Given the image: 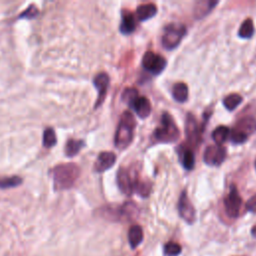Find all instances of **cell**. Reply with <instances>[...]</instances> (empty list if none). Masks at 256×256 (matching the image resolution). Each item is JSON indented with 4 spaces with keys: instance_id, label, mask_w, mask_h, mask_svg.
I'll return each mask as SVG.
<instances>
[{
    "instance_id": "ac0fdd59",
    "label": "cell",
    "mask_w": 256,
    "mask_h": 256,
    "mask_svg": "<svg viewBox=\"0 0 256 256\" xmlns=\"http://www.w3.org/2000/svg\"><path fill=\"white\" fill-rule=\"evenodd\" d=\"M217 1H199L196 3L194 8V15L196 18H202L206 14H208L215 5H217Z\"/></svg>"
},
{
    "instance_id": "2e32d148",
    "label": "cell",
    "mask_w": 256,
    "mask_h": 256,
    "mask_svg": "<svg viewBox=\"0 0 256 256\" xmlns=\"http://www.w3.org/2000/svg\"><path fill=\"white\" fill-rule=\"evenodd\" d=\"M128 241L132 249H135L143 241V230L139 225L130 227L128 231Z\"/></svg>"
},
{
    "instance_id": "4316f807",
    "label": "cell",
    "mask_w": 256,
    "mask_h": 256,
    "mask_svg": "<svg viewBox=\"0 0 256 256\" xmlns=\"http://www.w3.org/2000/svg\"><path fill=\"white\" fill-rule=\"evenodd\" d=\"M56 135L52 128H47L43 134V145L47 148L53 147L56 144Z\"/></svg>"
},
{
    "instance_id": "3957f363",
    "label": "cell",
    "mask_w": 256,
    "mask_h": 256,
    "mask_svg": "<svg viewBox=\"0 0 256 256\" xmlns=\"http://www.w3.org/2000/svg\"><path fill=\"white\" fill-rule=\"evenodd\" d=\"M180 132L169 113L164 112L161 116L160 125L154 130L153 138L158 142L171 143L179 138Z\"/></svg>"
},
{
    "instance_id": "d6a6232c",
    "label": "cell",
    "mask_w": 256,
    "mask_h": 256,
    "mask_svg": "<svg viewBox=\"0 0 256 256\" xmlns=\"http://www.w3.org/2000/svg\"><path fill=\"white\" fill-rule=\"evenodd\" d=\"M255 168H256V161H255Z\"/></svg>"
},
{
    "instance_id": "cb8c5ba5",
    "label": "cell",
    "mask_w": 256,
    "mask_h": 256,
    "mask_svg": "<svg viewBox=\"0 0 256 256\" xmlns=\"http://www.w3.org/2000/svg\"><path fill=\"white\" fill-rule=\"evenodd\" d=\"M22 183V178L19 176H10V177H0V188L7 189L19 186Z\"/></svg>"
},
{
    "instance_id": "8fae6325",
    "label": "cell",
    "mask_w": 256,
    "mask_h": 256,
    "mask_svg": "<svg viewBox=\"0 0 256 256\" xmlns=\"http://www.w3.org/2000/svg\"><path fill=\"white\" fill-rule=\"evenodd\" d=\"M109 82H110L109 76L104 72L99 73L94 77L93 83H94V86L96 87V89L98 91V98H97V101L95 103V108L99 107L102 104V102L104 101L107 90H108Z\"/></svg>"
},
{
    "instance_id": "4dcf8cb0",
    "label": "cell",
    "mask_w": 256,
    "mask_h": 256,
    "mask_svg": "<svg viewBox=\"0 0 256 256\" xmlns=\"http://www.w3.org/2000/svg\"><path fill=\"white\" fill-rule=\"evenodd\" d=\"M246 209L251 212H256V194L253 195L246 203Z\"/></svg>"
},
{
    "instance_id": "d6986e66",
    "label": "cell",
    "mask_w": 256,
    "mask_h": 256,
    "mask_svg": "<svg viewBox=\"0 0 256 256\" xmlns=\"http://www.w3.org/2000/svg\"><path fill=\"white\" fill-rule=\"evenodd\" d=\"M172 95H173V98L177 102H180V103L185 102L188 98V87H187V85L183 82L176 83L173 86Z\"/></svg>"
},
{
    "instance_id": "4fadbf2b",
    "label": "cell",
    "mask_w": 256,
    "mask_h": 256,
    "mask_svg": "<svg viewBox=\"0 0 256 256\" xmlns=\"http://www.w3.org/2000/svg\"><path fill=\"white\" fill-rule=\"evenodd\" d=\"M130 106L140 118H146L151 112L150 101L144 96H138Z\"/></svg>"
},
{
    "instance_id": "277c9868",
    "label": "cell",
    "mask_w": 256,
    "mask_h": 256,
    "mask_svg": "<svg viewBox=\"0 0 256 256\" xmlns=\"http://www.w3.org/2000/svg\"><path fill=\"white\" fill-rule=\"evenodd\" d=\"M186 34V27L179 23H170L164 29L162 45L167 50L176 48Z\"/></svg>"
},
{
    "instance_id": "603a6c76",
    "label": "cell",
    "mask_w": 256,
    "mask_h": 256,
    "mask_svg": "<svg viewBox=\"0 0 256 256\" xmlns=\"http://www.w3.org/2000/svg\"><path fill=\"white\" fill-rule=\"evenodd\" d=\"M242 102V97L239 94H229L223 99V104L229 111L234 110Z\"/></svg>"
},
{
    "instance_id": "ffe728a7",
    "label": "cell",
    "mask_w": 256,
    "mask_h": 256,
    "mask_svg": "<svg viewBox=\"0 0 256 256\" xmlns=\"http://www.w3.org/2000/svg\"><path fill=\"white\" fill-rule=\"evenodd\" d=\"M230 130L226 126H218L212 132V139L216 143V145H222L229 137Z\"/></svg>"
},
{
    "instance_id": "7a4b0ae2",
    "label": "cell",
    "mask_w": 256,
    "mask_h": 256,
    "mask_svg": "<svg viewBox=\"0 0 256 256\" xmlns=\"http://www.w3.org/2000/svg\"><path fill=\"white\" fill-rule=\"evenodd\" d=\"M134 128H135V120L133 115L130 112L125 111L120 118L117 130L115 133L114 143L118 149H125L130 145V143L133 140Z\"/></svg>"
},
{
    "instance_id": "484cf974",
    "label": "cell",
    "mask_w": 256,
    "mask_h": 256,
    "mask_svg": "<svg viewBox=\"0 0 256 256\" xmlns=\"http://www.w3.org/2000/svg\"><path fill=\"white\" fill-rule=\"evenodd\" d=\"M182 247L176 242L169 241L164 245V253L166 256H178L181 253Z\"/></svg>"
},
{
    "instance_id": "52a82bcc",
    "label": "cell",
    "mask_w": 256,
    "mask_h": 256,
    "mask_svg": "<svg viewBox=\"0 0 256 256\" xmlns=\"http://www.w3.org/2000/svg\"><path fill=\"white\" fill-rule=\"evenodd\" d=\"M226 158V149L222 145L208 146L204 152L203 160L207 165L219 166Z\"/></svg>"
},
{
    "instance_id": "83f0119b",
    "label": "cell",
    "mask_w": 256,
    "mask_h": 256,
    "mask_svg": "<svg viewBox=\"0 0 256 256\" xmlns=\"http://www.w3.org/2000/svg\"><path fill=\"white\" fill-rule=\"evenodd\" d=\"M247 137L248 136L246 134H244L242 131H240V130H238L236 128L231 130L230 133H229L230 140L233 143H235V144H241V143L245 142L247 140Z\"/></svg>"
},
{
    "instance_id": "9c48e42d",
    "label": "cell",
    "mask_w": 256,
    "mask_h": 256,
    "mask_svg": "<svg viewBox=\"0 0 256 256\" xmlns=\"http://www.w3.org/2000/svg\"><path fill=\"white\" fill-rule=\"evenodd\" d=\"M185 133L187 140L190 145L196 146L200 143L201 140V129L198 126V123L195 117L192 114H187L185 122Z\"/></svg>"
},
{
    "instance_id": "f546056e",
    "label": "cell",
    "mask_w": 256,
    "mask_h": 256,
    "mask_svg": "<svg viewBox=\"0 0 256 256\" xmlns=\"http://www.w3.org/2000/svg\"><path fill=\"white\" fill-rule=\"evenodd\" d=\"M38 9L36 8V6L35 5H31V6H29L24 12H22L21 14H20V16H19V18L21 19V18H25V19H32V18H34L37 14H38Z\"/></svg>"
},
{
    "instance_id": "8992f818",
    "label": "cell",
    "mask_w": 256,
    "mask_h": 256,
    "mask_svg": "<svg viewBox=\"0 0 256 256\" xmlns=\"http://www.w3.org/2000/svg\"><path fill=\"white\" fill-rule=\"evenodd\" d=\"M142 66L152 74H160L166 67V60L159 54L148 51L142 58Z\"/></svg>"
},
{
    "instance_id": "f1b7e54d",
    "label": "cell",
    "mask_w": 256,
    "mask_h": 256,
    "mask_svg": "<svg viewBox=\"0 0 256 256\" xmlns=\"http://www.w3.org/2000/svg\"><path fill=\"white\" fill-rule=\"evenodd\" d=\"M138 91L135 88H127L124 90L123 94H122V99L124 102H126L127 104L131 105L133 103V101L138 97Z\"/></svg>"
},
{
    "instance_id": "30bf717a",
    "label": "cell",
    "mask_w": 256,
    "mask_h": 256,
    "mask_svg": "<svg viewBox=\"0 0 256 256\" xmlns=\"http://www.w3.org/2000/svg\"><path fill=\"white\" fill-rule=\"evenodd\" d=\"M117 184L121 192L127 196L132 195L133 188V177L129 171L123 167H120L117 172Z\"/></svg>"
},
{
    "instance_id": "5bb4252c",
    "label": "cell",
    "mask_w": 256,
    "mask_h": 256,
    "mask_svg": "<svg viewBox=\"0 0 256 256\" xmlns=\"http://www.w3.org/2000/svg\"><path fill=\"white\" fill-rule=\"evenodd\" d=\"M136 28V23H135V18L133 14L130 11L124 10L122 11V19L120 23V32L122 34L128 35L131 34Z\"/></svg>"
},
{
    "instance_id": "6da1fadb",
    "label": "cell",
    "mask_w": 256,
    "mask_h": 256,
    "mask_svg": "<svg viewBox=\"0 0 256 256\" xmlns=\"http://www.w3.org/2000/svg\"><path fill=\"white\" fill-rule=\"evenodd\" d=\"M80 170L75 163L59 164L53 169L55 190H64L73 186L79 177Z\"/></svg>"
},
{
    "instance_id": "5b68a950",
    "label": "cell",
    "mask_w": 256,
    "mask_h": 256,
    "mask_svg": "<svg viewBox=\"0 0 256 256\" xmlns=\"http://www.w3.org/2000/svg\"><path fill=\"white\" fill-rule=\"evenodd\" d=\"M241 205H242L241 196L239 195L237 188L234 185H232L230 187L229 193L226 195L224 199V208H225L226 214L230 218L238 217L240 213Z\"/></svg>"
},
{
    "instance_id": "44dd1931",
    "label": "cell",
    "mask_w": 256,
    "mask_h": 256,
    "mask_svg": "<svg viewBox=\"0 0 256 256\" xmlns=\"http://www.w3.org/2000/svg\"><path fill=\"white\" fill-rule=\"evenodd\" d=\"M84 147V141L70 139L67 141L65 146V153L68 157L75 156Z\"/></svg>"
},
{
    "instance_id": "ba28073f",
    "label": "cell",
    "mask_w": 256,
    "mask_h": 256,
    "mask_svg": "<svg viewBox=\"0 0 256 256\" xmlns=\"http://www.w3.org/2000/svg\"><path fill=\"white\" fill-rule=\"evenodd\" d=\"M178 212L180 217L187 222L188 224L194 223L196 219V212L194 209L193 204L191 203L190 199L188 198L186 191H183L179 197L178 201Z\"/></svg>"
},
{
    "instance_id": "9a60e30c",
    "label": "cell",
    "mask_w": 256,
    "mask_h": 256,
    "mask_svg": "<svg viewBox=\"0 0 256 256\" xmlns=\"http://www.w3.org/2000/svg\"><path fill=\"white\" fill-rule=\"evenodd\" d=\"M157 13V7L153 3H146L139 5L136 9L137 17L140 21H145L152 18Z\"/></svg>"
},
{
    "instance_id": "1f68e13d",
    "label": "cell",
    "mask_w": 256,
    "mask_h": 256,
    "mask_svg": "<svg viewBox=\"0 0 256 256\" xmlns=\"http://www.w3.org/2000/svg\"><path fill=\"white\" fill-rule=\"evenodd\" d=\"M251 234L256 238V225L251 229Z\"/></svg>"
},
{
    "instance_id": "e0dca14e",
    "label": "cell",
    "mask_w": 256,
    "mask_h": 256,
    "mask_svg": "<svg viewBox=\"0 0 256 256\" xmlns=\"http://www.w3.org/2000/svg\"><path fill=\"white\" fill-rule=\"evenodd\" d=\"M236 129L242 131L247 136L256 130V120L251 116H245L240 119L236 124Z\"/></svg>"
},
{
    "instance_id": "7c38bea8",
    "label": "cell",
    "mask_w": 256,
    "mask_h": 256,
    "mask_svg": "<svg viewBox=\"0 0 256 256\" xmlns=\"http://www.w3.org/2000/svg\"><path fill=\"white\" fill-rule=\"evenodd\" d=\"M116 161V155L113 152L104 151L101 152L95 162V170L97 172H104L111 168Z\"/></svg>"
},
{
    "instance_id": "d4e9b609",
    "label": "cell",
    "mask_w": 256,
    "mask_h": 256,
    "mask_svg": "<svg viewBox=\"0 0 256 256\" xmlns=\"http://www.w3.org/2000/svg\"><path fill=\"white\" fill-rule=\"evenodd\" d=\"M181 162L186 170H192L195 165V157L193 152L189 149L184 150L181 156Z\"/></svg>"
},
{
    "instance_id": "7402d4cb",
    "label": "cell",
    "mask_w": 256,
    "mask_h": 256,
    "mask_svg": "<svg viewBox=\"0 0 256 256\" xmlns=\"http://www.w3.org/2000/svg\"><path fill=\"white\" fill-rule=\"evenodd\" d=\"M254 34V25H253V21L250 18H247L246 20H244L239 28V32L238 35L241 38L244 39H249L253 36Z\"/></svg>"
}]
</instances>
